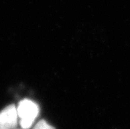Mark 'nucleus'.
Instances as JSON below:
<instances>
[{
  "mask_svg": "<svg viewBox=\"0 0 130 129\" xmlns=\"http://www.w3.org/2000/svg\"><path fill=\"white\" fill-rule=\"evenodd\" d=\"M20 124L23 128L28 129L32 125L39 113V108L36 103L30 100H22L17 108Z\"/></svg>",
  "mask_w": 130,
  "mask_h": 129,
  "instance_id": "f257e3e1",
  "label": "nucleus"
},
{
  "mask_svg": "<svg viewBox=\"0 0 130 129\" xmlns=\"http://www.w3.org/2000/svg\"><path fill=\"white\" fill-rule=\"evenodd\" d=\"M34 129H55L53 126H50L44 120L40 121L37 124L35 125Z\"/></svg>",
  "mask_w": 130,
  "mask_h": 129,
  "instance_id": "7ed1b4c3",
  "label": "nucleus"
},
{
  "mask_svg": "<svg viewBox=\"0 0 130 129\" xmlns=\"http://www.w3.org/2000/svg\"><path fill=\"white\" fill-rule=\"evenodd\" d=\"M17 110L14 105H10L0 111V128L15 129L17 124Z\"/></svg>",
  "mask_w": 130,
  "mask_h": 129,
  "instance_id": "f03ea898",
  "label": "nucleus"
},
{
  "mask_svg": "<svg viewBox=\"0 0 130 129\" xmlns=\"http://www.w3.org/2000/svg\"><path fill=\"white\" fill-rule=\"evenodd\" d=\"M0 129H2V128H0Z\"/></svg>",
  "mask_w": 130,
  "mask_h": 129,
  "instance_id": "20e7f679",
  "label": "nucleus"
}]
</instances>
